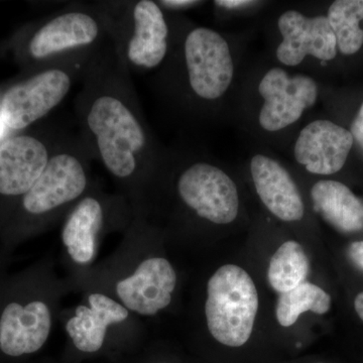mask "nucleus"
I'll return each mask as SVG.
<instances>
[{"instance_id":"4be33fe9","label":"nucleus","mask_w":363,"mask_h":363,"mask_svg":"<svg viewBox=\"0 0 363 363\" xmlns=\"http://www.w3.org/2000/svg\"><path fill=\"white\" fill-rule=\"evenodd\" d=\"M350 133L352 135L353 142L357 143L358 147L363 150V104L354 121L351 123Z\"/></svg>"},{"instance_id":"9d476101","label":"nucleus","mask_w":363,"mask_h":363,"mask_svg":"<svg viewBox=\"0 0 363 363\" xmlns=\"http://www.w3.org/2000/svg\"><path fill=\"white\" fill-rule=\"evenodd\" d=\"M264 104L259 121L267 131H278L295 123L317 100L316 82L308 76L290 77L283 69H271L259 85Z\"/></svg>"},{"instance_id":"f8f14e48","label":"nucleus","mask_w":363,"mask_h":363,"mask_svg":"<svg viewBox=\"0 0 363 363\" xmlns=\"http://www.w3.org/2000/svg\"><path fill=\"white\" fill-rule=\"evenodd\" d=\"M353 138L350 131L329 121L308 124L298 135L295 157L310 173L332 175L343 168Z\"/></svg>"},{"instance_id":"6e6552de","label":"nucleus","mask_w":363,"mask_h":363,"mask_svg":"<svg viewBox=\"0 0 363 363\" xmlns=\"http://www.w3.org/2000/svg\"><path fill=\"white\" fill-rule=\"evenodd\" d=\"M177 191L184 204L212 223H231L238 216V188L225 172L213 164H190L179 176Z\"/></svg>"},{"instance_id":"bb28decb","label":"nucleus","mask_w":363,"mask_h":363,"mask_svg":"<svg viewBox=\"0 0 363 363\" xmlns=\"http://www.w3.org/2000/svg\"><path fill=\"white\" fill-rule=\"evenodd\" d=\"M7 128L2 119L1 114H0V140L6 135Z\"/></svg>"},{"instance_id":"412c9836","label":"nucleus","mask_w":363,"mask_h":363,"mask_svg":"<svg viewBox=\"0 0 363 363\" xmlns=\"http://www.w3.org/2000/svg\"><path fill=\"white\" fill-rule=\"evenodd\" d=\"M330 308V295L320 286L305 281L289 292L281 294L277 303V319L281 326L290 327L303 313L310 311L323 315Z\"/></svg>"},{"instance_id":"423d86ee","label":"nucleus","mask_w":363,"mask_h":363,"mask_svg":"<svg viewBox=\"0 0 363 363\" xmlns=\"http://www.w3.org/2000/svg\"><path fill=\"white\" fill-rule=\"evenodd\" d=\"M89 61L42 68L9 88L0 102V114L6 128L25 130L57 108L70 92L76 79L82 76Z\"/></svg>"},{"instance_id":"a878e982","label":"nucleus","mask_w":363,"mask_h":363,"mask_svg":"<svg viewBox=\"0 0 363 363\" xmlns=\"http://www.w3.org/2000/svg\"><path fill=\"white\" fill-rule=\"evenodd\" d=\"M354 308L358 316L363 322V292L358 294L354 300Z\"/></svg>"},{"instance_id":"0eeeda50","label":"nucleus","mask_w":363,"mask_h":363,"mask_svg":"<svg viewBox=\"0 0 363 363\" xmlns=\"http://www.w3.org/2000/svg\"><path fill=\"white\" fill-rule=\"evenodd\" d=\"M188 84L196 96L215 100L228 89L233 78L229 45L218 33L208 28H193L183 44Z\"/></svg>"},{"instance_id":"f257e3e1","label":"nucleus","mask_w":363,"mask_h":363,"mask_svg":"<svg viewBox=\"0 0 363 363\" xmlns=\"http://www.w3.org/2000/svg\"><path fill=\"white\" fill-rule=\"evenodd\" d=\"M75 100L79 135L112 177L135 184L154 166L156 150L130 72L111 45L88 62Z\"/></svg>"},{"instance_id":"aec40b11","label":"nucleus","mask_w":363,"mask_h":363,"mask_svg":"<svg viewBox=\"0 0 363 363\" xmlns=\"http://www.w3.org/2000/svg\"><path fill=\"white\" fill-rule=\"evenodd\" d=\"M329 23L339 51L353 55L363 45V0H336L329 7Z\"/></svg>"},{"instance_id":"9b49d317","label":"nucleus","mask_w":363,"mask_h":363,"mask_svg":"<svg viewBox=\"0 0 363 363\" xmlns=\"http://www.w3.org/2000/svg\"><path fill=\"white\" fill-rule=\"evenodd\" d=\"M278 26L283 42L277 50V58L286 66H297L307 56L330 61L337 55V42L327 16L307 18L289 11L281 14Z\"/></svg>"},{"instance_id":"f3484780","label":"nucleus","mask_w":363,"mask_h":363,"mask_svg":"<svg viewBox=\"0 0 363 363\" xmlns=\"http://www.w3.org/2000/svg\"><path fill=\"white\" fill-rule=\"evenodd\" d=\"M104 221V207L96 197L86 196L72 209L62 231V240L74 262L81 264L91 262Z\"/></svg>"},{"instance_id":"b1692460","label":"nucleus","mask_w":363,"mask_h":363,"mask_svg":"<svg viewBox=\"0 0 363 363\" xmlns=\"http://www.w3.org/2000/svg\"><path fill=\"white\" fill-rule=\"evenodd\" d=\"M161 7H166V9H190L199 4L200 1H194V0H162V1L157 2Z\"/></svg>"},{"instance_id":"2eb2a0df","label":"nucleus","mask_w":363,"mask_h":363,"mask_svg":"<svg viewBox=\"0 0 363 363\" xmlns=\"http://www.w3.org/2000/svg\"><path fill=\"white\" fill-rule=\"evenodd\" d=\"M250 171L257 194L264 206L281 220L298 221L304 216V203L288 171L271 157L257 155Z\"/></svg>"},{"instance_id":"7ed1b4c3","label":"nucleus","mask_w":363,"mask_h":363,"mask_svg":"<svg viewBox=\"0 0 363 363\" xmlns=\"http://www.w3.org/2000/svg\"><path fill=\"white\" fill-rule=\"evenodd\" d=\"M107 38L101 18L91 4L69 6L54 13L35 30L28 55L47 67L87 62Z\"/></svg>"},{"instance_id":"393cba45","label":"nucleus","mask_w":363,"mask_h":363,"mask_svg":"<svg viewBox=\"0 0 363 363\" xmlns=\"http://www.w3.org/2000/svg\"><path fill=\"white\" fill-rule=\"evenodd\" d=\"M252 1H247V0H219L215 1V4L218 6L226 7V9H236V7H241L252 4Z\"/></svg>"},{"instance_id":"20e7f679","label":"nucleus","mask_w":363,"mask_h":363,"mask_svg":"<svg viewBox=\"0 0 363 363\" xmlns=\"http://www.w3.org/2000/svg\"><path fill=\"white\" fill-rule=\"evenodd\" d=\"M207 295L210 333L229 347L245 345L259 310V295L250 274L234 264L221 267L208 281Z\"/></svg>"},{"instance_id":"6ab92c4d","label":"nucleus","mask_w":363,"mask_h":363,"mask_svg":"<svg viewBox=\"0 0 363 363\" xmlns=\"http://www.w3.org/2000/svg\"><path fill=\"white\" fill-rule=\"evenodd\" d=\"M309 271V259L304 248L297 241L290 240L272 255L267 279L274 291L286 293L305 283Z\"/></svg>"},{"instance_id":"1a4fd4ad","label":"nucleus","mask_w":363,"mask_h":363,"mask_svg":"<svg viewBox=\"0 0 363 363\" xmlns=\"http://www.w3.org/2000/svg\"><path fill=\"white\" fill-rule=\"evenodd\" d=\"M65 131L57 128L45 138L16 135L0 143V194L26 195L42 175Z\"/></svg>"},{"instance_id":"dca6fc26","label":"nucleus","mask_w":363,"mask_h":363,"mask_svg":"<svg viewBox=\"0 0 363 363\" xmlns=\"http://www.w3.org/2000/svg\"><path fill=\"white\" fill-rule=\"evenodd\" d=\"M89 304L90 308L83 305L77 307L76 316L69 320L66 330L79 350L96 352L104 345L107 327L123 322L128 317V311L101 294L90 295Z\"/></svg>"},{"instance_id":"39448f33","label":"nucleus","mask_w":363,"mask_h":363,"mask_svg":"<svg viewBox=\"0 0 363 363\" xmlns=\"http://www.w3.org/2000/svg\"><path fill=\"white\" fill-rule=\"evenodd\" d=\"M93 157L79 135L66 133L55 149L42 175L23 196L28 214L45 215L77 201L89 184V162Z\"/></svg>"},{"instance_id":"a211bd4d","label":"nucleus","mask_w":363,"mask_h":363,"mask_svg":"<svg viewBox=\"0 0 363 363\" xmlns=\"http://www.w3.org/2000/svg\"><path fill=\"white\" fill-rule=\"evenodd\" d=\"M314 210L343 233L363 230V202L347 186L337 181H319L313 186Z\"/></svg>"},{"instance_id":"f03ea898","label":"nucleus","mask_w":363,"mask_h":363,"mask_svg":"<svg viewBox=\"0 0 363 363\" xmlns=\"http://www.w3.org/2000/svg\"><path fill=\"white\" fill-rule=\"evenodd\" d=\"M111 47L130 72L161 66L169 47V28L162 7L152 0L96 1Z\"/></svg>"},{"instance_id":"5701e85b","label":"nucleus","mask_w":363,"mask_h":363,"mask_svg":"<svg viewBox=\"0 0 363 363\" xmlns=\"http://www.w3.org/2000/svg\"><path fill=\"white\" fill-rule=\"evenodd\" d=\"M348 257L355 266L363 271V240L351 243L348 247Z\"/></svg>"},{"instance_id":"cd10ccee","label":"nucleus","mask_w":363,"mask_h":363,"mask_svg":"<svg viewBox=\"0 0 363 363\" xmlns=\"http://www.w3.org/2000/svg\"><path fill=\"white\" fill-rule=\"evenodd\" d=\"M318 363H323V362H318Z\"/></svg>"},{"instance_id":"ddd939ff","label":"nucleus","mask_w":363,"mask_h":363,"mask_svg":"<svg viewBox=\"0 0 363 363\" xmlns=\"http://www.w3.org/2000/svg\"><path fill=\"white\" fill-rule=\"evenodd\" d=\"M177 274L168 260H145L133 276L119 281L116 292L125 307L143 316H152L168 307L175 290Z\"/></svg>"},{"instance_id":"4468645a","label":"nucleus","mask_w":363,"mask_h":363,"mask_svg":"<svg viewBox=\"0 0 363 363\" xmlns=\"http://www.w3.org/2000/svg\"><path fill=\"white\" fill-rule=\"evenodd\" d=\"M51 313L35 301L23 307L7 305L0 318V350L9 357L30 354L43 347L51 330Z\"/></svg>"}]
</instances>
